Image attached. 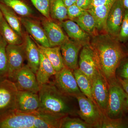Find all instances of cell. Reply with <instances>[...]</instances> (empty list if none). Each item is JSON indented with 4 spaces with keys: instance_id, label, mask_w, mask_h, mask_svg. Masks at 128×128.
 I'll return each mask as SVG.
<instances>
[{
    "instance_id": "cell-7",
    "label": "cell",
    "mask_w": 128,
    "mask_h": 128,
    "mask_svg": "<svg viewBox=\"0 0 128 128\" xmlns=\"http://www.w3.org/2000/svg\"><path fill=\"white\" fill-rule=\"evenodd\" d=\"M8 64V78L11 81L14 76L24 65L26 59L24 42L20 44H8L6 47Z\"/></svg>"
},
{
    "instance_id": "cell-1",
    "label": "cell",
    "mask_w": 128,
    "mask_h": 128,
    "mask_svg": "<svg viewBox=\"0 0 128 128\" xmlns=\"http://www.w3.org/2000/svg\"><path fill=\"white\" fill-rule=\"evenodd\" d=\"M99 71L108 82L117 79L116 72L124 58L128 56L124 44L108 33L91 37L90 42Z\"/></svg>"
},
{
    "instance_id": "cell-37",
    "label": "cell",
    "mask_w": 128,
    "mask_h": 128,
    "mask_svg": "<svg viewBox=\"0 0 128 128\" xmlns=\"http://www.w3.org/2000/svg\"><path fill=\"white\" fill-rule=\"evenodd\" d=\"M62 0L67 8L76 4V0Z\"/></svg>"
},
{
    "instance_id": "cell-35",
    "label": "cell",
    "mask_w": 128,
    "mask_h": 128,
    "mask_svg": "<svg viewBox=\"0 0 128 128\" xmlns=\"http://www.w3.org/2000/svg\"><path fill=\"white\" fill-rule=\"evenodd\" d=\"M117 0H92V8L102 6H112Z\"/></svg>"
},
{
    "instance_id": "cell-22",
    "label": "cell",
    "mask_w": 128,
    "mask_h": 128,
    "mask_svg": "<svg viewBox=\"0 0 128 128\" xmlns=\"http://www.w3.org/2000/svg\"><path fill=\"white\" fill-rule=\"evenodd\" d=\"M0 10L7 23L20 36H23L20 18L10 8L0 2Z\"/></svg>"
},
{
    "instance_id": "cell-3",
    "label": "cell",
    "mask_w": 128,
    "mask_h": 128,
    "mask_svg": "<svg viewBox=\"0 0 128 128\" xmlns=\"http://www.w3.org/2000/svg\"><path fill=\"white\" fill-rule=\"evenodd\" d=\"M40 111L56 115L66 116L78 115L73 100L74 98L62 93L50 82L40 86Z\"/></svg>"
},
{
    "instance_id": "cell-28",
    "label": "cell",
    "mask_w": 128,
    "mask_h": 128,
    "mask_svg": "<svg viewBox=\"0 0 128 128\" xmlns=\"http://www.w3.org/2000/svg\"><path fill=\"white\" fill-rule=\"evenodd\" d=\"M92 126L81 118H70L69 115L64 117L61 120L60 128H91Z\"/></svg>"
},
{
    "instance_id": "cell-5",
    "label": "cell",
    "mask_w": 128,
    "mask_h": 128,
    "mask_svg": "<svg viewBox=\"0 0 128 128\" xmlns=\"http://www.w3.org/2000/svg\"><path fill=\"white\" fill-rule=\"evenodd\" d=\"M79 106L78 114L92 128H101L104 113L84 94L76 97Z\"/></svg>"
},
{
    "instance_id": "cell-15",
    "label": "cell",
    "mask_w": 128,
    "mask_h": 128,
    "mask_svg": "<svg viewBox=\"0 0 128 128\" xmlns=\"http://www.w3.org/2000/svg\"><path fill=\"white\" fill-rule=\"evenodd\" d=\"M16 109L23 112L40 111L39 96L32 92L18 90L16 96Z\"/></svg>"
},
{
    "instance_id": "cell-32",
    "label": "cell",
    "mask_w": 128,
    "mask_h": 128,
    "mask_svg": "<svg viewBox=\"0 0 128 128\" xmlns=\"http://www.w3.org/2000/svg\"><path fill=\"white\" fill-rule=\"evenodd\" d=\"M116 78L128 80V56L124 58L116 72Z\"/></svg>"
},
{
    "instance_id": "cell-29",
    "label": "cell",
    "mask_w": 128,
    "mask_h": 128,
    "mask_svg": "<svg viewBox=\"0 0 128 128\" xmlns=\"http://www.w3.org/2000/svg\"><path fill=\"white\" fill-rule=\"evenodd\" d=\"M128 128V120L123 117L117 118H111L104 113L101 128Z\"/></svg>"
},
{
    "instance_id": "cell-12",
    "label": "cell",
    "mask_w": 128,
    "mask_h": 128,
    "mask_svg": "<svg viewBox=\"0 0 128 128\" xmlns=\"http://www.w3.org/2000/svg\"><path fill=\"white\" fill-rule=\"evenodd\" d=\"M92 96L98 107L104 113L107 108L109 84L106 80L99 72L91 82Z\"/></svg>"
},
{
    "instance_id": "cell-11",
    "label": "cell",
    "mask_w": 128,
    "mask_h": 128,
    "mask_svg": "<svg viewBox=\"0 0 128 128\" xmlns=\"http://www.w3.org/2000/svg\"><path fill=\"white\" fill-rule=\"evenodd\" d=\"M18 90L14 82L8 79L0 81V116L16 109Z\"/></svg>"
},
{
    "instance_id": "cell-17",
    "label": "cell",
    "mask_w": 128,
    "mask_h": 128,
    "mask_svg": "<svg viewBox=\"0 0 128 128\" xmlns=\"http://www.w3.org/2000/svg\"><path fill=\"white\" fill-rule=\"evenodd\" d=\"M24 42L25 45L26 59L28 66L34 73L36 74L40 62V52L39 48L28 34L24 35Z\"/></svg>"
},
{
    "instance_id": "cell-14",
    "label": "cell",
    "mask_w": 128,
    "mask_h": 128,
    "mask_svg": "<svg viewBox=\"0 0 128 128\" xmlns=\"http://www.w3.org/2000/svg\"><path fill=\"white\" fill-rule=\"evenodd\" d=\"M42 25L50 47L60 46L70 38L65 34L61 26L51 19H44Z\"/></svg>"
},
{
    "instance_id": "cell-16",
    "label": "cell",
    "mask_w": 128,
    "mask_h": 128,
    "mask_svg": "<svg viewBox=\"0 0 128 128\" xmlns=\"http://www.w3.org/2000/svg\"><path fill=\"white\" fill-rule=\"evenodd\" d=\"M60 22L69 38L83 46L90 44L91 36L83 31L75 22L67 19Z\"/></svg>"
},
{
    "instance_id": "cell-36",
    "label": "cell",
    "mask_w": 128,
    "mask_h": 128,
    "mask_svg": "<svg viewBox=\"0 0 128 128\" xmlns=\"http://www.w3.org/2000/svg\"><path fill=\"white\" fill-rule=\"evenodd\" d=\"M117 78L123 89L128 95V80H123L118 78Z\"/></svg>"
},
{
    "instance_id": "cell-40",
    "label": "cell",
    "mask_w": 128,
    "mask_h": 128,
    "mask_svg": "<svg viewBox=\"0 0 128 128\" xmlns=\"http://www.w3.org/2000/svg\"><path fill=\"white\" fill-rule=\"evenodd\" d=\"M2 17H3V16H2V12L0 10V23L2 19ZM0 36H1V35L0 33Z\"/></svg>"
},
{
    "instance_id": "cell-18",
    "label": "cell",
    "mask_w": 128,
    "mask_h": 128,
    "mask_svg": "<svg viewBox=\"0 0 128 128\" xmlns=\"http://www.w3.org/2000/svg\"><path fill=\"white\" fill-rule=\"evenodd\" d=\"M21 22L28 32L41 46L50 47L46 33L42 27L34 20L26 17L20 18Z\"/></svg>"
},
{
    "instance_id": "cell-21",
    "label": "cell",
    "mask_w": 128,
    "mask_h": 128,
    "mask_svg": "<svg viewBox=\"0 0 128 128\" xmlns=\"http://www.w3.org/2000/svg\"><path fill=\"white\" fill-rule=\"evenodd\" d=\"M75 22L83 31L91 37L98 34L95 18L92 14L86 11L84 14L72 20Z\"/></svg>"
},
{
    "instance_id": "cell-23",
    "label": "cell",
    "mask_w": 128,
    "mask_h": 128,
    "mask_svg": "<svg viewBox=\"0 0 128 128\" xmlns=\"http://www.w3.org/2000/svg\"><path fill=\"white\" fill-rule=\"evenodd\" d=\"M73 72L80 91L97 106L92 96L91 82L89 78L79 68L73 70Z\"/></svg>"
},
{
    "instance_id": "cell-31",
    "label": "cell",
    "mask_w": 128,
    "mask_h": 128,
    "mask_svg": "<svg viewBox=\"0 0 128 128\" xmlns=\"http://www.w3.org/2000/svg\"><path fill=\"white\" fill-rule=\"evenodd\" d=\"M118 39L121 43L128 42V10L125 9L124 16Z\"/></svg>"
},
{
    "instance_id": "cell-33",
    "label": "cell",
    "mask_w": 128,
    "mask_h": 128,
    "mask_svg": "<svg viewBox=\"0 0 128 128\" xmlns=\"http://www.w3.org/2000/svg\"><path fill=\"white\" fill-rule=\"evenodd\" d=\"M86 10L82 9L76 4H74L67 7V15L68 18L70 20H73L77 18L86 11Z\"/></svg>"
},
{
    "instance_id": "cell-26",
    "label": "cell",
    "mask_w": 128,
    "mask_h": 128,
    "mask_svg": "<svg viewBox=\"0 0 128 128\" xmlns=\"http://www.w3.org/2000/svg\"><path fill=\"white\" fill-rule=\"evenodd\" d=\"M50 18L60 22L68 19L67 8L62 0H51L50 8Z\"/></svg>"
},
{
    "instance_id": "cell-41",
    "label": "cell",
    "mask_w": 128,
    "mask_h": 128,
    "mask_svg": "<svg viewBox=\"0 0 128 128\" xmlns=\"http://www.w3.org/2000/svg\"><path fill=\"white\" fill-rule=\"evenodd\" d=\"M124 44L125 46H126V48H127V50H128V42L125 44Z\"/></svg>"
},
{
    "instance_id": "cell-6",
    "label": "cell",
    "mask_w": 128,
    "mask_h": 128,
    "mask_svg": "<svg viewBox=\"0 0 128 128\" xmlns=\"http://www.w3.org/2000/svg\"><path fill=\"white\" fill-rule=\"evenodd\" d=\"M54 84L62 93L76 98L82 94L80 91L73 71L67 67H64L54 75Z\"/></svg>"
},
{
    "instance_id": "cell-38",
    "label": "cell",
    "mask_w": 128,
    "mask_h": 128,
    "mask_svg": "<svg viewBox=\"0 0 128 128\" xmlns=\"http://www.w3.org/2000/svg\"><path fill=\"white\" fill-rule=\"evenodd\" d=\"M124 110H125V112H128V94H127L126 101H125V108H124Z\"/></svg>"
},
{
    "instance_id": "cell-34",
    "label": "cell",
    "mask_w": 128,
    "mask_h": 128,
    "mask_svg": "<svg viewBox=\"0 0 128 128\" xmlns=\"http://www.w3.org/2000/svg\"><path fill=\"white\" fill-rule=\"evenodd\" d=\"M76 4L82 9L87 11L92 6V0H76Z\"/></svg>"
},
{
    "instance_id": "cell-10",
    "label": "cell",
    "mask_w": 128,
    "mask_h": 128,
    "mask_svg": "<svg viewBox=\"0 0 128 128\" xmlns=\"http://www.w3.org/2000/svg\"><path fill=\"white\" fill-rule=\"evenodd\" d=\"M125 10L122 0H117L112 6L108 14L106 20V31L114 38H118Z\"/></svg>"
},
{
    "instance_id": "cell-19",
    "label": "cell",
    "mask_w": 128,
    "mask_h": 128,
    "mask_svg": "<svg viewBox=\"0 0 128 128\" xmlns=\"http://www.w3.org/2000/svg\"><path fill=\"white\" fill-rule=\"evenodd\" d=\"M40 62L39 68L36 73L39 86L50 82V79L56 73L54 68L46 55L39 48Z\"/></svg>"
},
{
    "instance_id": "cell-25",
    "label": "cell",
    "mask_w": 128,
    "mask_h": 128,
    "mask_svg": "<svg viewBox=\"0 0 128 128\" xmlns=\"http://www.w3.org/2000/svg\"><path fill=\"white\" fill-rule=\"evenodd\" d=\"M0 2L10 8L16 14L24 17L30 16L33 14L32 8L21 0H0Z\"/></svg>"
},
{
    "instance_id": "cell-27",
    "label": "cell",
    "mask_w": 128,
    "mask_h": 128,
    "mask_svg": "<svg viewBox=\"0 0 128 128\" xmlns=\"http://www.w3.org/2000/svg\"><path fill=\"white\" fill-rule=\"evenodd\" d=\"M8 44L2 36H0V81L8 78V64L6 47Z\"/></svg>"
},
{
    "instance_id": "cell-8",
    "label": "cell",
    "mask_w": 128,
    "mask_h": 128,
    "mask_svg": "<svg viewBox=\"0 0 128 128\" xmlns=\"http://www.w3.org/2000/svg\"><path fill=\"white\" fill-rule=\"evenodd\" d=\"M18 90L27 91L34 93H38L40 86L36 74L34 73L28 65L17 72L12 80Z\"/></svg>"
},
{
    "instance_id": "cell-39",
    "label": "cell",
    "mask_w": 128,
    "mask_h": 128,
    "mask_svg": "<svg viewBox=\"0 0 128 128\" xmlns=\"http://www.w3.org/2000/svg\"><path fill=\"white\" fill-rule=\"evenodd\" d=\"M124 8L128 10V0H122Z\"/></svg>"
},
{
    "instance_id": "cell-2",
    "label": "cell",
    "mask_w": 128,
    "mask_h": 128,
    "mask_svg": "<svg viewBox=\"0 0 128 128\" xmlns=\"http://www.w3.org/2000/svg\"><path fill=\"white\" fill-rule=\"evenodd\" d=\"M61 117L42 111L15 109L0 116V128H60Z\"/></svg>"
},
{
    "instance_id": "cell-24",
    "label": "cell",
    "mask_w": 128,
    "mask_h": 128,
    "mask_svg": "<svg viewBox=\"0 0 128 128\" xmlns=\"http://www.w3.org/2000/svg\"><path fill=\"white\" fill-rule=\"evenodd\" d=\"M0 33L8 44H20L24 42L22 37L10 26L3 16L0 23Z\"/></svg>"
},
{
    "instance_id": "cell-30",
    "label": "cell",
    "mask_w": 128,
    "mask_h": 128,
    "mask_svg": "<svg viewBox=\"0 0 128 128\" xmlns=\"http://www.w3.org/2000/svg\"><path fill=\"white\" fill-rule=\"evenodd\" d=\"M34 7L46 18L51 19L50 8L51 0H30Z\"/></svg>"
},
{
    "instance_id": "cell-9",
    "label": "cell",
    "mask_w": 128,
    "mask_h": 128,
    "mask_svg": "<svg viewBox=\"0 0 128 128\" xmlns=\"http://www.w3.org/2000/svg\"><path fill=\"white\" fill-rule=\"evenodd\" d=\"M78 66L90 81L98 74L99 70L96 62L93 49L90 44L82 46L80 51Z\"/></svg>"
},
{
    "instance_id": "cell-4",
    "label": "cell",
    "mask_w": 128,
    "mask_h": 128,
    "mask_svg": "<svg viewBox=\"0 0 128 128\" xmlns=\"http://www.w3.org/2000/svg\"><path fill=\"white\" fill-rule=\"evenodd\" d=\"M109 94L107 108L105 114L112 118H122L125 113V104L127 94L117 80L108 82Z\"/></svg>"
},
{
    "instance_id": "cell-20",
    "label": "cell",
    "mask_w": 128,
    "mask_h": 128,
    "mask_svg": "<svg viewBox=\"0 0 128 128\" xmlns=\"http://www.w3.org/2000/svg\"><path fill=\"white\" fill-rule=\"evenodd\" d=\"M36 43L49 60L56 72L60 71L65 67L60 46L44 47L38 43Z\"/></svg>"
},
{
    "instance_id": "cell-13",
    "label": "cell",
    "mask_w": 128,
    "mask_h": 128,
    "mask_svg": "<svg viewBox=\"0 0 128 128\" xmlns=\"http://www.w3.org/2000/svg\"><path fill=\"white\" fill-rule=\"evenodd\" d=\"M83 46L69 38L60 46L65 66L72 71L79 68V54Z\"/></svg>"
}]
</instances>
